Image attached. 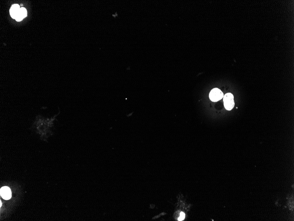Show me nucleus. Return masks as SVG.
<instances>
[{
  "instance_id": "1",
  "label": "nucleus",
  "mask_w": 294,
  "mask_h": 221,
  "mask_svg": "<svg viewBox=\"0 0 294 221\" xmlns=\"http://www.w3.org/2000/svg\"><path fill=\"white\" fill-rule=\"evenodd\" d=\"M223 101L224 106L227 110H231L234 108L235 106L234 96L232 93L226 94L223 97Z\"/></svg>"
},
{
  "instance_id": "2",
  "label": "nucleus",
  "mask_w": 294,
  "mask_h": 221,
  "mask_svg": "<svg viewBox=\"0 0 294 221\" xmlns=\"http://www.w3.org/2000/svg\"><path fill=\"white\" fill-rule=\"evenodd\" d=\"M224 97V95L222 91L217 88L213 89L210 93L209 97L212 101L216 102L222 99Z\"/></svg>"
},
{
  "instance_id": "3",
  "label": "nucleus",
  "mask_w": 294,
  "mask_h": 221,
  "mask_svg": "<svg viewBox=\"0 0 294 221\" xmlns=\"http://www.w3.org/2000/svg\"><path fill=\"white\" fill-rule=\"evenodd\" d=\"M0 192L1 196L4 199L8 200L12 196V192L9 187L7 186L2 187L1 189Z\"/></svg>"
},
{
  "instance_id": "4",
  "label": "nucleus",
  "mask_w": 294,
  "mask_h": 221,
  "mask_svg": "<svg viewBox=\"0 0 294 221\" xmlns=\"http://www.w3.org/2000/svg\"><path fill=\"white\" fill-rule=\"evenodd\" d=\"M20 6L17 4L13 5L10 10V14L11 17L15 19L20 11Z\"/></svg>"
},
{
  "instance_id": "5",
  "label": "nucleus",
  "mask_w": 294,
  "mask_h": 221,
  "mask_svg": "<svg viewBox=\"0 0 294 221\" xmlns=\"http://www.w3.org/2000/svg\"><path fill=\"white\" fill-rule=\"evenodd\" d=\"M20 13L23 18H25L27 15V11L24 8H21L20 9Z\"/></svg>"
},
{
  "instance_id": "6",
  "label": "nucleus",
  "mask_w": 294,
  "mask_h": 221,
  "mask_svg": "<svg viewBox=\"0 0 294 221\" xmlns=\"http://www.w3.org/2000/svg\"><path fill=\"white\" fill-rule=\"evenodd\" d=\"M185 215L184 212H181L180 216L179 218H178V221H182L185 218Z\"/></svg>"
},
{
  "instance_id": "7",
  "label": "nucleus",
  "mask_w": 294,
  "mask_h": 221,
  "mask_svg": "<svg viewBox=\"0 0 294 221\" xmlns=\"http://www.w3.org/2000/svg\"><path fill=\"white\" fill-rule=\"evenodd\" d=\"M1 205H2V203H1Z\"/></svg>"
}]
</instances>
